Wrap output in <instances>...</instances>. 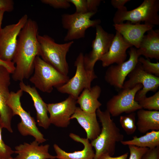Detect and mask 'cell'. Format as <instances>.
Returning a JSON list of instances; mask_svg holds the SVG:
<instances>
[{
    "label": "cell",
    "mask_w": 159,
    "mask_h": 159,
    "mask_svg": "<svg viewBox=\"0 0 159 159\" xmlns=\"http://www.w3.org/2000/svg\"><path fill=\"white\" fill-rule=\"evenodd\" d=\"M38 30L37 22L28 19L19 34L12 60L15 66L12 78L15 81L29 79L34 71V60L39 54Z\"/></svg>",
    "instance_id": "6da1fadb"
},
{
    "label": "cell",
    "mask_w": 159,
    "mask_h": 159,
    "mask_svg": "<svg viewBox=\"0 0 159 159\" xmlns=\"http://www.w3.org/2000/svg\"><path fill=\"white\" fill-rule=\"evenodd\" d=\"M96 114L102 127L99 135L90 143L95 150L94 159H98L103 154L113 155L116 144L123 141L124 136L106 110L102 111L99 108L97 110Z\"/></svg>",
    "instance_id": "7a4b0ae2"
},
{
    "label": "cell",
    "mask_w": 159,
    "mask_h": 159,
    "mask_svg": "<svg viewBox=\"0 0 159 159\" xmlns=\"http://www.w3.org/2000/svg\"><path fill=\"white\" fill-rule=\"evenodd\" d=\"M37 38L39 44V56L60 72L68 75L69 67L66 56L74 41L58 44L51 37L46 34H38Z\"/></svg>",
    "instance_id": "3957f363"
},
{
    "label": "cell",
    "mask_w": 159,
    "mask_h": 159,
    "mask_svg": "<svg viewBox=\"0 0 159 159\" xmlns=\"http://www.w3.org/2000/svg\"><path fill=\"white\" fill-rule=\"evenodd\" d=\"M34 71L29 80L36 88L44 92H51L54 87L62 86L69 79L68 75L60 72L39 56L34 60Z\"/></svg>",
    "instance_id": "277c9868"
},
{
    "label": "cell",
    "mask_w": 159,
    "mask_h": 159,
    "mask_svg": "<svg viewBox=\"0 0 159 159\" xmlns=\"http://www.w3.org/2000/svg\"><path fill=\"white\" fill-rule=\"evenodd\" d=\"M159 0H144L138 7L127 10L125 6L117 10L113 19L114 24H119L125 21L132 24H144L154 26L159 24Z\"/></svg>",
    "instance_id": "5b68a950"
},
{
    "label": "cell",
    "mask_w": 159,
    "mask_h": 159,
    "mask_svg": "<svg viewBox=\"0 0 159 159\" xmlns=\"http://www.w3.org/2000/svg\"><path fill=\"white\" fill-rule=\"evenodd\" d=\"M23 92L20 89L16 92H11L7 105L11 110L14 116L17 115L20 118L21 121L17 125L18 130L20 134L25 136H33L39 143H43L46 139L37 127L34 118L22 106L20 99Z\"/></svg>",
    "instance_id": "8992f818"
},
{
    "label": "cell",
    "mask_w": 159,
    "mask_h": 159,
    "mask_svg": "<svg viewBox=\"0 0 159 159\" xmlns=\"http://www.w3.org/2000/svg\"><path fill=\"white\" fill-rule=\"evenodd\" d=\"M83 54L80 52L74 62L76 70L74 76L57 89L62 94H69L77 100L82 91L91 88L92 81L97 78L94 70L87 69L84 63Z\"/></svg>",
    "instance_id": "52a82bcc"
},
{
    "label": "cell",
    "mask_w": 159,
    "mask_h": 159,
    "mask_svg": "<svg viewBox=\"0 0 159 159\" xmlns=\"http://www.w3.org/2000/svg\"><path fill=\"white\" fill-rule=\"evenodd\" d=\"M95 14L89 12L81 14L75 12L72 14H62L61 16L62 27L67 31L64 41L69 42L83 38L87 29L100 25L101 22L100 19H91Z\"/></svg>",
    "instance_id": "ba28073f"
},
{
    "label": "cell",
    "mask_w": 159,
    "mask_h": 159,
    "mask_svg": "<svg viewBox=\"0 0 159 159\" xmlns=\"http://www.w3.org/2000/svg\"><path fill=\"white\" fill-rule=\"evenodd\" d=\"M142 88L141 84H138L131 89H122L108 101L106 110L112 116L116 117L123 113H130L142 109L135 99L137 93Z\"/></svg>",
    "instance_id": "9c48e42d"
},
{
    "label": "cell",
    "mask_w": 159,
    "mask_h": 159,
    "mask_svg": "<svg viewBox=\"0 0 159 159\" xmlns=\"http://www.w3.org/2000/svg\"><path fill=\"white\" fill-rule=\"evenodd\" d=\"M26 14L15 24L8 25L0 31V59L12 62L15 52L19 34L28 19Z\"/></svg>",
    "instance_id": "30bf717a"
},
{
    "label": "cell",
    "mask_w": 159,
    "mask_h": 159,
    "mask_svg": "<svg viewBox=\"0 0 159 159\" xmlns=\"http://www.w3.org/2000/svg\"><path fill=\"white\" fill-rule=\"evenodd\" d=\"M127 76L129 79L124 82L122 89H131L138 84L143 86L135 97V100L138 102L146 97L148 92H155L158 89L159 77L145 72L139 62Z\"/></svg>",
    "instance_id": "8fae6325"
},
{
    "label": "cell",
    "mask_w": 159,
    "mask_h": 159,
    "mask_svg": "<svg viewBox=\"0 0 159 159\" xmlns=\"http://www.w3.org/2000/svg\"><path fill=\"white\" fill-rule=\"evenodd\" d=\"M129 57L126 61L116 65H111L106 71L105 79L110 85L122 89L126 77L135 67L140 56L137 49L131 47L128 51Z\"/></svg>",
    "instance_id": "7c38bea8"
},
{
    "label": "cell",
    "mask_w": 159,
    "mask_h": 159,
    "mask_svg": "<svg viewBox=\"0 0 159 159\" xmlns=\"http://www.w3.org/2000/svg\"><path fill=\"white\" fill-rule=\"evenodd\" d=\"M95 28L96 35L92 42V49L84 56L85 66L90 70L94 69L96 62L108 51L115 36L105 31L100 25Z\"/></svg>",
    "instance_id": "4fadbf2b"
},
{
    "label": "cell",
    "mask_w": 159,
    "mask_h": 159,
    "mask_svg": "<svg viewBox=\"0 0 159 159\" xmlns=\"http://www.w3.org/2000/svg\"><path fill=\"white\" fill-rule=\"evenodd\" d=\"M76 104V99L69 95L61 102L47 104L51 124L59 127H67L77 107Z\"/></svg>",
    "instance_id": "5bb4252c"
},
{
    "label": "cell",
    "mask_w": 159,
    "mask_h": 159,
    "mask_svg": "<svg viewBox=\"0 0 159 159\" xmlns=\"http://www.w3.org/2000/svg\"><path fill=\"white\" fill-rule=\"evenodd\" d=\"M11 74L5 67L0 65V117L4 128L12 133L11 123L14 115L7 104L11 92L9 88Z\"/></svg>",
    "instance_id": "9a60e30c"
},
{
    "label": "cell",
    "mask_w": 159,
    "mask_h": 159,
    "mask_svg": "<svg viewBox=\"0 0 159 159\" xmlns=\"http://www.w3.org/2000/svg\"><path fill=\"white\" fill-rule=\"evenodd\" d=\"M132 46L120 33L116 31L108 51L99 60L101 61L104 67L114 63L121 64L126 59L127 49Z\"/></svg>",
    "instance_id": "2e32d148"
},
{
    "label": "cell",
    "mask_w": 159,
    "mask_h": 159,
    "mask_svg": "<svg viewBox=\"0 0 159 159\" xmlns=\"http://www.w3.org/2000/svg\"><path fill=\"white\" fill-rule=\"evenodd\" d=\"M113 26L116 31L136 49L139 48L145 33L155 26L145 24H132L128 21L125 23L114 24Z\"/></svg>",
    "instance_id": "e0dca14e"
},
{
    "label": "cell",
    "mask_w": 159,
    "mask_h": 159,
    "mask_svg": "<svg viewBox=\"0 0 159 159\" xmlns=\"http://www.w3.org/2000/svg\"><path fill=\"white\" fill-rule=\"evenodd\" d=\"M34 140L28 143H24L16 146L14 153L16 154L15 159H55L56 157L49 152V145H40Z\"/></svg>",
    "instance_id": "ac0fdd59"
},
{
    "label": "cell",
    "mask_w": 159,
    "mask_h": 159,
    "mask_svg": "<svg viewBox=\"0 0 159 159\" xmlns=\"http://www.w3.org/2000/svg\"><path fill=\"white\" fill-rule=\"evenodd\" d=\"M20 89L31 97L36 112V117L38 125L45 129L49 127L51 124L48 115L47 104L40 96L36 88L26 85L23 81L20 82Z\"/></svg>",
    "instance_id": "d6986e66"
},
{
    "label": "cell",
    "mask_w": 159,
    "mask_h": 159,
    "mask_svg": "<svg viewBox=\"0 0 159 159\" xmlns=\"http://www.w3.org/2000/svg\"><path fill=\"white\" fill-rule=\"evenodd\" d=\"M69 137L74 141L82 143L84 146L83 149L80 151L72 153L67 152L55 144L53 148L58 159H94L95 154L89 140L87 138H81L79 135L72 133Z\"/></svg>",
    "instance_id": "ffe728a7"
},
{
    "label": "cell",
    "mask_w": 159,
    "mask_h": 159,
    "mask_svg": "<svg viewBox=\"0 0 159 159\" xmlns=\"http://www.w3.org/2000/svg\"><path fill=\"white\" fill-rule=\"evenodd\" d=\"M76 119L79 124L85 130L87 138L91 141L95 139L101 131L99 124L97 121L96 112L89 113L82 110L77 107L70 120Z\"/></svg>",
    "instance_id": "44dd1931"
},
{
    "label": "cell",
    "mask_w": 159,
    "mask_h": 159,
    "mask_svg": "<svg viewBox=\"0 0 159 159\" xmlns=\"http://www.w3.org/2000/svg\"><path fill=\"white\" fill-rule=\"evenodd\" d=\"M137 52L146 59H159V30H150L144 35Z\"/></svg>",
    "instance_id": "7402d4cb"
},
{
    "label": "cell",
    "mask_w": 159,
    "mask_h": 159,
    "mask_svg": "<svg viewBox=\"0 0 159 159\" xmlns=\"http://www.w3.org/2000/svg\"><path fill=\"white\" fill-rule=\"evenodd\" d=\"M101 92V89L97 85L90 89H85L77 98V103L79 105L80 108L85 112H96L102 105L98 100Z\"/></svg>",
    "instance_id": "603a6c76"
},
{
    "label": "cell",
    "mask_w": 159,
    "mask_h": 159,
    "mask_svg": "<svg viewBox=\"0 0 159 159\" xmlns=\"http://www.w3.org/2000/svg\"><path fill=\"white\" fill-rule=\"evenodd\" d=\"M137 127L141 133H146L150 130L159 131V111L143 109L137 110Z\"/></svg>",
    "instance_id": "cb8c5ba5"
},
{
    "label": "cell",
    "mask_w": 159,
    "mask_h": 159,
    "mask_svg": "<svg viewBox=\"0 0 159 159\" xmlns=\"http://www.w3.org/2000/svg\"><path fill=\"white\" fill-rule=\"evenodd\" d=\"M124 145H132L139 147L153 149L159 146V131L152 130L143 136H135L132 140L122 141Z\"/></svg>",
    "instance_id": "d4e9b609"
},
{
    "label": "cell",
    "mask_w": 159,
    "mask_h": 159,
    "mask_svg": "<svg viewBox=\"0 0 159 159\" xmlns=\"http://www.w3.org/2000/svg\"><path fill=\"white\" fill-rule=\"evenodd\" d=\"M136 114L135 112L120 116L119 121L124 130L128 135L133 134L137 127L136 124Z\"/></svg>",
    "instance_id": "484cf974"
},
{
    "label": "cell",
    "mask_w": 159,
    "mask_h": 159,
    "mask_svg": "<svg viewBox=\"0 0 159 159\" xmlns=\"http://www.w3.org/2000/svg\"><path fill=\"white\" fill-rule=\"evenodd\" d=\"M142 109L149 110H159V91L152 96L143 99L138 102Z\"/></svg>",
    "instance_id": "4316f807"
},
{
    "label": "cell",
    "mask_w": 159,
    "mask_h": 159,
    "mask_svg": "<svg viewBox=\"0 0 159 159\" xmlns=\"http://www.w3.org/2000/svg\"><path fill=\"white\" fill-rule=\"evenodd\" d=\"M138 62L142 65L143 69L146 72L159 77V63H153L149 59L142 57H139Z\"/></svg>",
    "instance_id": "83f0119b"
},
{
    "label": "cell",
    "mask_w": 159,
    "mask_h": 159,
    "mask_svg": "<svg viewBox=\"0 0 159 159\" xmlns=\"http://www.w3.org/2000/svg\"><path fill=\"white\" fill-rule=\"evenodd\" d=\"M4 128L0 117V159H6L12 157L14 151L5 143L2 136V129Z\"/></svg>",
    "instance_id": "f1b7e54d"
},
{
    "label": "cell",
    "mask_w": 159,
    "mask_h": 159,
    "mask_svg": "<svg viewBox=\"0 0 159 159\" xmlns=\"http://www.w3.org/2000/svg\"><path fill=\"white\" fill-rule=\"evenodd\" d=\"M73 4L76 8L75 13L84 14L89 13L88 0H68Z\"/></svg>",
    "instance_id": "f546056e"
},
{
    "label": "cell",
    "mask_w": 159,
    "mask_h": 159,
    "mask_svg": "<svg viewBox=\"0 0 159 159\" xmlns=\"http://www.w3.org/2000/svg\"><path fill=\"white\" fill-rule=\"evenodd\" d=\"M130 155L128 159H141L142 157L149 149L147 148L139 147L129 145Z\"/></svg>",
    "instance_id": "4dcf8cb0"
},
{
    "label": "cell",
    "mask_w": 159,
    "mask_h": 159,
    "mask_svg": "<svg viewBox=\"0 0 159 159\" xmlns=\"http://www.w3.org/2000/svg\"><path fill=\"white\" fill-rule=\"evenodd\" d=\"M41 1L55 9H67L71 6L68 0H42Z\"/></svg>",
    "instance_id": "1f68e13d"
},
{
    "label": "cell",
    "mask_w": 159,
    "mask_h": 159,
    "mask_svg": "<svg viewBox=\"0 0 159 159\" xmlns=\"http://www.w3.org/2000/svg\"><path fill=\"white\" fill-rule=\"evenodd\" d=\"M14 7V2L12 0H0V10L5 12L12 11Z\"/></svg>",
    "instance_id": "d6a6232c"
},
{
    "label": "cell",
    "mask_w": 159,
    "mask_h": 159,
    "mask_svg": "<svg viewBox=\"0 0 159 159\" xmlns=\"http://www.w3.org/2000/svg\"><path fill=\"white\" fill-rule=\"evenodd\" d=\"M141 159H159V146L149 149Z\"/></svg>",
    "instance_id": "836d02e7"
},
{
    "label": "cell",
    "mask_w": 159,
    "mask_h": 159,
    "mask_svg": "<svg viewBox=\"0 0 159 159\" xmlns=\"http://www.w3.org/2000/svg\"><path fill=\"white\" fill-rule=\"evenodd\" d=\"M130 1V0H112L111 4L114 8L119 10L124 7L125 4Z\"/></svg>",
    "instance_id": "e575fe53"
},
{
    "label": "cell",
    "mask_w": 159,
    "mask_h": 159,
    "mask_svg": "<svg viewBox=\"0 0 159 159\" xmlns=\"http://www.w3.org/2000/svg\"><path fill=\"white\" fill-rule=\"evenodd\" d=\"M128 153L117 157H112L108 154H104L101 156L98 159H127Z\"/></svg>",
    "instance_id": "d590c367"
},
{
    "label": "cell",
    "mask_w": 159,
    "mask_h": 159,
    "mask_svg": "<svg viewBox=\"0 0 159 159\" xmlns=\"http://www.w3.org/2000/svg\"><path fill=\"white\" fill-rule=\"evenodd\" d=\"M0 65L5 67L11 74L14 72L15 70V64L13 62H7L0 59Z\"/></svg>",
    "instance_id": "8d00e7d4"
},
{
    "label": "cell",
    "mask_w": 159,
    "mask_h": 159,
    "mask_svg": "<svg viewBox=\"0 0 159 159\" xmlns=\"http://www.w3.org/2000/svg\"><path fill=\"white\" fill-rule=\"evenodd\" d=\"M5 11L3 10H0V31L2 29L1 25Z\"/></svg>",
    "instance_id": "74e56055"
},
{
    "label": "cell",
    "mask_w": 159,
    "mask_h": 159,
    "mask_svg": "<svg viewBox=\"0 0 159 159\" xmlns=\"http://www.w3.org/2000/svg\"><path fill=\"white\" fill-rule=\"evenodd\" d=\"M15 159L14 158H13L12 157L9 158H8V159Z\"/></svg>",
    "instance_id": "f35d334b"
}]
</instances>
